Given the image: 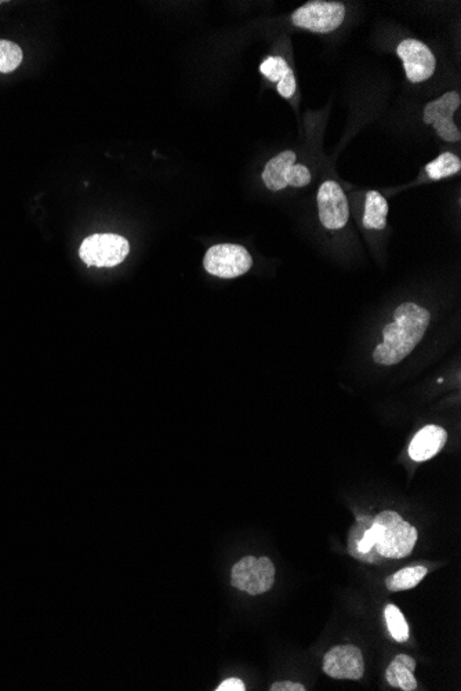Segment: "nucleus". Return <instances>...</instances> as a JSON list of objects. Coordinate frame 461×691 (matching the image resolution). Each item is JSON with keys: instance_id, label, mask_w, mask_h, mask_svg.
I'll use <instances>...</instances> for the list:
<instances>
[{"instance_id": "obj_1", "label": "nucleus", "mask_w": 461, "mask_h": 691, "mask_svg": "<svg viewBox=\"0 0 461 691\" xmlns=\"http://www.w3.org/2000/svg\"><path fill=\"white\" fill-rule=\"evenodd\" d=\"M416 541V527L398 512L383 511L376 518L359 516L350 530L348 552L361 562L379 563L377 558L402 559L412 554Z\"/></svg>"}, {"instance_id": "obj_2", "label": "nucleus", "mask_w": 461, "mask_h": 691, "mask_svg": "<svg viewBox=\"0 0 461 691\" xmlns=\"http://www.w3.org/2000/svg\"><path fill=\"white\" fill-rule=\"evenodd\" d=\"M430 322L431 315L426 308L415 303L399 305L394 320L384 326L383 343L377 345L373 360L381 366L398 365L423 340Z\"/></svg>"}, {"instance_id": "obj_3", "label": "nucleus", "mask_w": 461, "mask_h": 691, "mask_svg": "<svg viewBox=\"0 0 461 691\" xmlns=\"http://www.w3.org/2000/svg\"><path fill=\"white\" fill-rule=\"evenodd\" d=\"M275 583V566L270 558L245 556L235 563L231 570L232 587L246 594L256 596L266 594Z\"/></svg>"}, {"instance_id": "obj_4", "label": "nucleus", "mask_w": 461, "mask_h": 691, "mask_svg": "<svg viewBox=\"0 0 461 691\" xmlns=\"http://www.w3.org/2000/svg\"><path fill=\"white\" fill-rule=\"evenodd\" d=\"M129 252V242L123 236L97 234L83 240L79 257L89 267L112 268L122 264Z\"/></svg>"}, {"instance_id": "obj_5", "label": "nucleus", "mask_w": 461, "mask_h": 691, "mask_svg": "<svg viewBox=\"0 0 461 691\" xmlns=\"http://www.w3.org/2000/svg\"><path fill=\"white\" fill-rule=\"evenodd\" d=\"M344 18L346 7L343 3L312 0L292 14V23L294 27L308 29L317 34H329L343 24Z\"/></svg>"}, {"instance_id": "obj_6", "label": "nucleus", "mask_w": 461, "mask_h": 691, "mask_svg": "<svg viewBox=\"0 0 461 691\" xmlns=\"http://www.w3.org/2000/svg\"><path fill=\"white\" fill-rule=\"evenodd\" d=\"M253 258L243 246L216 245L210 247L203 258V267L210 275L221 279H234L252 268Z\"/></svg>"}, {"instance_id": "obj_7", "label": "nucleus", "mask_w": 461, "mask_h": 691, "mask_svg": "<svg viewBox=\"0 0 461 691\" xmlns=\"http://www.w3.org/2000/svg\"><path fill=\"white\" fill-rule=\"evenodd\" d=\"M460 103L459 93L448 92L439 97L438 100L431 101L424 108V123L434 126L438 136L448 143H459L461 140L459 127L453 122V116L459 109Z\"/></svg>"}, {"instance_id": "obj_8", "label": "nucleus", "mask_w": 461, "mask_h": 691, "mask_svg": "<svg viewBox=\"0 0 461 691\" xmlns=\"http://www.w3.org/2000/svg\"><path fill=\"white\" fill-rule=\"evenodd\" d=\"M319 220L326 229H341L346 227L350 218V206L343 188L336 181H325L319 188L318 196Z\"/></svg>"}, {"instance_id": "obj_9", "label": "nucleus", "mask_w": 461, "mask_h": 691, "mask_svg": "<svg viewBox=\"0 0 461 691\" xmlns=\"http://www.w3.org/2000/svg\"><path fill=\"white\" fill-rule=\"evenodd\" d=\"M409 82L420 83L434 75L437 60L428 46L417 39H405L397 47Z\"/></svg>"}, {"instance_id": "obj_10", "label": "nucleus", "mask_w": 461, "mask_h": 691, "mask_svg": "<svg viewBox=\"0 0 461 691\" xmlns=\"http://www.w3.org/2000/svg\"><path fill=\"white\" fill-rule=\"evenodd\" d=\"M322 668L333 679L359 680L365 674L364 654L357 646L332 647L323 657Z\"/></svg>"}, {"instance_id": "obj_11", "label": "nucleus", "mask_w": 461, "mask_h": 691, "mask_svg": "<svg viewBox=\"0 0 461 691\" xmlns=\"http://www.w3.org/2000/svg\"><path fill=\"white\" fill-rule=\"evenodd\" d=\"M448 434L438 425H427L417 432L409 446V457L417 463L431 460L444 449Z\"/></svg>"}, {"instance_id": "obj_12", "label": "nucleus", "mask_w": 461, "mask_h": 691, "mask_svg": "<svg viewBox=\"0 0 461 691\" xmlns=\"http://www.w3.org/2000/svg\"><path fill=\"white\" fill-rule=\"evenodd\" d=\"M261 75L271 82L278 83V93L286 100H290L296 93V78L292 68L282 57H268L260 65Z\"/></svg>"}, {"instance_id": "obj_13", "label": "nucleus", "mask_w": 461, "mask_h": 691, "mask_svg": "<svg viewBox=\"0 0 461 691\" xmlns=\"http://www.w3.org/2000/svg\"><path fill=\"white\" fill-rule=\"evenodd\" d=\"M296 159L293 151H283L267 163L263 170V181L270 191L278 192L288 187L290 169L296 163Z\"/></svg>"}, {"instance_id": "obj_14", "label": "nucleus", "mask_w": 461, "mask_h": 691, "mask_svg": "<svg viewBox=\"0 0 461 691\" xmlns=\"http://www.w3.org/2000/svg\"><path fill=\"white\" fill-rule=\"evenodd\" d=\"M416 669L415 658L406 656V654H399L388 665L386 671V679L388 685L401 689L404 691H413L417 689V680L413 672Z\"/></svg>"}, {"instance_id": "obj_15", "label": "nucleus", "mask_w": 461, "mask_h": 691, "mask_svg": "<svg viewBox=\"0 0 461 691\" xmlns=\"http://www.w3.org/2000/svg\"><path fill=\"white\" fill-rule=\"evenodd\" d=\"M388 202L380 192L369 191L366 195L364 225L368 229H384L387 227Z\"/></svg>"}, {"instance_id": "obj_16", "label": "nucleus", "mask_w": 461, "mask_h": 691, "mask_svg": "<svg viewBox=\"0 0 461 691\" xmlns=\"http://www.w3.org/2000/svg\"><path fill=\"white\" fill-rule=\"evenodd\" d=\"M427 573V567L424 566L405 567V569L387 577L384 583H386L388 591H408V589L417 587L427 576Z\"/></svg>"}, {"instance_id": "obj_17", "label": "nucleus", "mask_w": 461, "mask_h": 691, "mask_svg": "<svg viewBox=\"0 0 461 691\" xmlns=\"http://www.w3.org/2000/svg\"><path fill=\"white\" fill-rule=\"evenodd\" d=\"M460 170L461 160L459 156L450 154V152H444V154L439 155L437 159L426 166L428 177L433 178L435 181L453 176V174L459 173Z\"/></svg>"}, {"instance_id": "obj_18", "label": "nucleus", "mask_w": 461, "mask_h": 691, "mask_svg": "<svg viewBox=\"0 0 461 691\" xmlns=\"http://www.w3.org/2000/svg\"><path fill=\"white\" fill-rule=\"evenodd\" d=\"M24 53L20 46L10 40L0 39V72L10 74L23 63Z\"/></svg>"}, {"instance_id": "obj_19", "label": "nucleus", "mask_w": 461, "mask_h": 691, "mask_svg": "<svg viewBox=\"0 0 461 691\" xmlns=\"http://www.w3.org/2000/svg\"><path fill=\"white\" fill-rule=\"evenodd\" d=\"M386 616L388 631L392 638L397 642H408L409 640V625L406 623L404 614L395 605H388L384 610Z\"/></svg>"}, {"instance_id": "obj_20", "label": "nucleus", "mask_w": 461, "mask_h": 691, "mask_svg": "<svg viewBox=\"0 0 461 691\" xmlns=\"http://www.w3.org/2000/svg\"><path fill=\"white\" fill-rule=\"evenodd\" d=\"M311 178V172L307 166L296 165V163H294L292 169H290L288 185L294 188L307 187V185L311 183Z\"/></svg>"}, {"instance_id": "obj_21", "label": "nucleus", "mask_w": 461, "mask_h": 691, "mask_svg": "<svg viewBox=\"0 0 461 691\" xmlns=\"http://www.w3.org/2000/svg\"><path fill=\"white\" fill-rule=\"evenodd\" d=\"M246 686L245 683L242 682L241 679L237 678H231L224 680L223 683L219 687H217L216 691H245Z\"/></svg>"}, {"instance_id": "obj_22", "label": "nucleus", "mask_w": 461, "mask_h": 691, "mask_svg": "<svg viewBox=\"0 0 461 691\" xmlns=\"http://www.w3.org/2000/svg\"><path fill=\"white\" fill-rule=\"evenodd\" d=\"M271 691H306V687L300 685V683L290 682V680H285V682H277L271 686Z\"/></svg>"}, {"instance_id": "obj_23", "label": "nucleus", "mask_w": 461, "mask_h": 691, "mask_svg": "<svg viewBox=\"0 0 461 691\" xmlns=\"http://www.w3.org/2000/svg\"><path fill=\"white\" fill-rule=\"evenodd\" d=\"M0 3H2V2H0Z\"/></svg>"}]
</instances>
